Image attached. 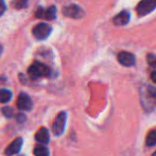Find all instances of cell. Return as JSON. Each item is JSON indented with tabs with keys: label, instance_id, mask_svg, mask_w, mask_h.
<instances>
[{
	"label": "cell",
	"instance_id": "cell-1",
	"mask_svg": "<svg viewBox=\"0 0 156 156\" xmlns=\"http://www.w3.org/2000/svg\"><path fill=\"white\" fill-rule=\"evenodd\" d=\"M28 73L31 79H38L40 77L49 76L51 73V69L46 64L36 62L30 66Z\"/></svg>",
	"mask_w": 156,
	"mask_h": 156
},
{
	"label": "cell",
	"instance_id": "cell-2",
	"mask_svg": "<svg viewBox=\"0 0 156 156\" xmlns=\"http://www.w3.org/2000/svg\"><path fill=\"white\" fill-rule=\"evenodd\" d=\"M141 99L143 107L146 105V103H149L146 109H152L151 106L156 105V88L153 87H147V88H144Z\"/></svg>",
	"mask_w": 156,
	"mask_h": 156
},
{
	"label": "cell",
	"instance_id": "cell-3",
	"mask_svg": "<svg viewBox=\"0 0 156 156\" xmlns=\"http://www.w3.org/2000/svg\"><path fill=\"white\" fill-rule=\"evenodd\" d=\"M156 9V0H141L136 10L140 17L150 14Z\"/></svg>",
	"mask_w": 156,
	"mask_h": 156
},
{
	"label": "cell",
	"instance_id": "cell-4",
	"mask_svg": "<svg viewBox=\"0 0 156 156\" xmlns=\"http://www.w3.org/2000/svg\"><path fill=\"white\" fill-rule=\"evenodd\" d=\"M62 14L71 19H81L85 16V11L77 5L72 4L62 9Z\"/></svg>",
	"mask_w": 156,
	"mask_h": 156
},
{
	"label": "cell",
	"instance_id": "cell-5",
	"mask_svg": "<svg viewBox=\"0 0 156 156\" xmlns=\"http://www.w3.org/2000/svg\"><path fill=\"white\" fill-rule=\"evenodd\" d=\"M32 32L36 39L42 41V40L47 39L50 36L51 32V28L46 23H40L37 26H35Z\"/></svg>",
	"mask_w": 156,
	"mask_h": 156
},
{
	"label": "cell",
	"instance_id": "cell-6",
	"mask_svg": "<svg viewBox=\"0 0 156 156\" xmlns=\"http://www.w3.org/2000/svg\"><path fill=\"white\" fill-rule=\"evenodd\" d=\"M65 123H66V114L64 112H62L57 116V118H56V119H55V121L51 127L52 133L55 136L62 135L64 131Z\"/></svg>",
	"mask_w": 156,
	"mask_h": 156
},
{
	"label": "cell",
	"instance_id": "cell-7",
	"mask_svg": "<svg viewBox=\"0 0 156 156\" xmlns=\"http://www.w3.org/2000/svg\"><path fill=\"white\" fill-rule=\"evenodd\" d=\"M17 107L19 109L23 111H30L32 109L33 104L30 97L26 93H21L19 95L18 100H17Z\"/></svg>",
	"mask_w": 156,
	"mask_h": 156
},
{
	"label": "cell",
	"instance_id": "cell-8",
	"mask_svg": "<svg viewBox=\"0 0 156 156\" xmlns=\"http://www.w3.org/2000/svg\"><path fill=\"white\" fill-rule=\"evenodd\" d=\"M56 12L57 9L54 6H51L48 9H43V8H39L36 10V17L39 19H45L48 20H55L56 18Z\"/></svg>",
	"mask_w": 156,
	"mask_h": 156
},
{
	"label": "cell",
	"instance_id": "cell-9",
	"mask_svg": "<svg viewBox=\"0 0 156 156\" xmlns=\"http://www.w3.org/2000/svg\"><path fill=\"white\" fill-rule=\"evenodd\" d=\"M118 61L119 62L120 64L126 67H130L133 66L136 63V59L135 56L128 51H121L118 55Z\"/></svg>",
	"mask_w": 156,
	"mask_h": 156
},
{
	"label": "cell",
	"instance_id": "cell-10",
	"mask_svg": "<svg viewBox=\"0 0 156 156\" xmlns=\"http://www.w3.org/2000/svg\"><path fill=\"white\" fill-rule=\"evenodd\" d=\"M22 144H23V139L19 137V138H16L6 149L5 151V153L7 155H13V154H16L18 153L21 147H22Z\"/></svg>",
	"mask_w": 156,
	"mask_h": 156
},
{
	"label": "cell",
	"instance_id": "cell-11",
	"mask_svg": "<svg viewBox=\"0 0 156 156\" xmlns=\"http://www.w3.org/2000/svg\"><path fill=\"white\" fill-rule=\"evenodd\" d=\"M129 19H130L129 13L128 11H126V10H123L119 14H118L117 16L114 17L113 23L116 26H124V25L129 23Z\"/></svg>",
	"mask_w": 156,
	"mask_h": 156
},
{
	"label": "cell",
	"instance_id": "cell-12",
	"mask_svg": "<svg viewBox=\"0 0 156 156\" xmlns=\"http://www.w3.org/2000/svg\"><path fill=\"white\" fill-rule=\"evenodd\" d=\"M35 139L37 141L42 143V144H47L50 140V134H49V131L47 129L45 128H41L36 135H35Z\"/></svg>",
	"mask_w": 156,
	"mask_h": 156
},
{
	"label": "cell",
	"instance_id": "cell-13",
	"mask_svg": "<svg viewBox=\"0 0 156 156\" xmlns=\"http://www.w3.org/2000/svg\"><path fill=\"white\" fill-rule=\"evenodd\" d=\"M34 155L35 156H49L50 155V151L48 148L42 145H38L34 148Z\"/></svg>",
	"mask_w": 156,
	"mask_h": 156
},
{
	"label": "cell",
	"instance_id": "cell-14",
	"mask_svg": "<svg viewBox=\"0 0 156 156\" xmlns=\"http://www.w3.org/2000/svg\"><path fill=\"white\" fill-rule=\"evenodd\" d=\"M12 97V93L9 89H0V103H8Z\"/></svg>",
	"mask_w": 156,
	"mask_h": 156
},
{
	"label": "cell",
	"instance_id": "cell-15",
	"mask_svg": "<svg viewBox=\"0 0 156 156\" xmlns=\"http://www.w3.org/2000/svg\"><path fill=\"white\" fill-rule=\"evenodd\" d=\"M146 144H147V146L156 145V129L149 132V134L147 135V138H146Z\"/></svg>",
	"mask_w": 156,
	"mask_h": 156
},
{
	"label": "cell",
	"instance_id": "cell-16",
	"mask_svg": "<svg viewBox=\"0 0 156 156\" xmlns=\"http://www.w3.org/2000/svg\"><path fill=\"white\" fill-rule=\"evenodd\" d=\"M29 0H12V7L16 9H22L28 7Z\"/></svg>",
	"mask_w": 156,
	"mask_h": 156
},
{
	"label": "cell",
	"instance_id": "cell-17",
	"mask_svg": "<svg viewBox=\"0 0 156 156\" xmlns=\"http://www.w3.org/2000/svg\"><path fill=\"white\" fill-rule=\"evenodd\" d=\"M2 112H3L4 116L7 117L8 119H10V118H12V116H13V109H12L11 108H9V107H5V108H3Z\"/></svg>",
	"mask_w": 156,
	"mask_h": 156
},
{
	"label": "cell",
	"instance_id": "cell-18",
	"mask_svg": "<svg viewBox=\"0 0 156 156\" xmlns=\"http://www.w3.org/2000/svg\"><path fill=\"white\" fill-rule=\"evenodd\" d=\"M148 62L151 67L156 68V56L153 54H149L148 55Z\"/></svg>",
	"mask_w": 156,
	"mask_h": 156
},
{
	"label": "cell",
	"instance_id": "cell-19",
	"mask_svg": "<svg viewBox=\"0 0 156 156\" xmlns=\"http://www.w3.org/2000/svg\"><path fill=\"white\" fill-rule=\"evenodd\" d=\"M6 9H7V7H6L5 1L4 0H0V16H2L4 14Z\"/></svg>",
	"mask_w": 156,
	"mask_h": 156
},
{
	"label": "cell",
	"instance_id": "cell-20",
	"mask_svg": "<svg viewBox=\"0 0 156 156\" xmlns=\"http://www.w3.org/2000/svg\"><path fill=\"white\" fill-rule=\"evenodd\" d=\"M25 119H26V117H25L23 114H19V115L17 116V120H18L19 122H20V123L24 122Z\"/></svg>",
	"mask_w": 156,
	"mask_h": 156
},
{
	"label": "cell",
	"instance_id": "cell-21",
	"mask_svg": "<svg viewBox=\"0 0 156 156\" xmlns=\"http://www.w3.org/2000/svg\"><path fill=\"white\" fill-rule=\"evenodd\" d=\"M151 79L154 83H156V72H152V73H151Z\"/></svg>",
	"mask_w": 156,
	"mask_h": 156
},
{
	"label": "cell",
	"instance_id": "cell-22",
	"mask_svg": "<svg viewBox=\"0 0 156 156\" xmlns=\"http://www.w3.org/2000/svg\"><path fill=\"white\" fill-rule=\"evenodd\" d=\"M151 156H156V151H154L153 153H152V155Z\"/></svg>",
	"mask_w": 156,
	"mask_h": 156
},
{
	"label": "cell",
	"instance_id": "cell-23",
	"mask_svg": "<svg viewBox=\"0 0 156 156\" xmlns=\"http://www.w3.org/2000/svg\"><path fill=\"white\" fill-rule=\"evenodd\" d=\"M1 51H2V47L0 46V53H1Z\"/></svg>",
	"mask_w": 156,
	"mask_h": 156
}]
</instances>
